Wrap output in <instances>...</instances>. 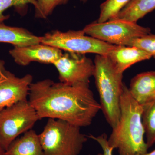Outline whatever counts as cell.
<instances>
[{
	"instance_id": "cell-1",
	"label": "cell",
	"mask_w": 155,
	"mask_h": 155,
	"mask_svg": "<svg viewBox=\"0 0 155 155\" xmlns=\"http://www.w3.org/2000/svg\"><path fill=\"white\" fill-rule=\"evenodd\" d=\"M28 97L40 120L60 119L81 128L91 125L101 110L89 84L70 85L44 79L31 84Z\"/></svg>"
},
{
	"instance_id": "cell-2",
	"label": "cell",
	"mask_w": 155,
	"mask_h": 155,
	"mask_svg": "<svg viewBox=\"0 0 155 155\" xmlns=\"http://www.w3.org/2000/svg\"><path fill=\"white\" fill-rule=\"evenodd\" d=\"M143 105L139 104L124 84L120 103V116L112 128L109 145L118 150L119 155H142L148 149L144 140L142 120Z\"/></svg>"
},
{
	"instance_id": "cell-3",
	"label": "cell",
	"mask_w": 155,
	"mask_h": 155,
	"mask_svg": "<svg viewBox=\"0 0 155 155\" xmlns=\"http://www.w3.org/2000/svg\"><path fill=\"white\" fill-rule=\"evenodd\" d=\"M94 64L93 76L99 95L101 110L113 128L120 116V98L124 84L123 74L116 70L107 56L96 55Z\"/></svg>"
},
{
	"instance_id": "cell-4",
	"label": "cell",
	"mask_w": 155,
	"mask_h": 155,
	"mask_svg": "<svg viewBox=\"0 0 155 155\" xmlns=\"http://www.w3.org/2000/svg\"><path fill=\"white\" fill-rule=\"evenodd\" d=\"M38 136L45 155H79L88 138L80 127L54 119H48Z\"/></svg>"
},
{
	"instance_id": "cell-5",
	"label": "cell",
	"mask_w": 155,
	"mask_h": 155,
	"mask_svg": "<svg viewBox=\"0 0 155 155\" xmlns=\"http://www.w3.org/2000/svg\"><path fill=\"white\" fill-rule=\"evenodd\" d=\"M39 120L36 110L28 100L0 111V140L5 150L20 134L31 130Z\"/></svg>"
},
{
	"instance_id": "cell-6",
	"label": "cell",
	"mask_w": 155,
	"mask_h": 155,
	"mask_svg": "<svg viewBox=\"0 0 155 155\" xmlns=\"http://www.w3.org/2000/svg\"><path fill=\"white\" fill-rule=\"evenodd\" d=\"M41 43L65 52L106 56L114 45L87 35L83 29L66 32L53 31L41 36Z\"/></svg>"
},
{
	"instance_id": "cell-7",
	"label": "cell",
	"mask_w": 155,
	"mask_h": 155,
	"mask_svg": "<svg viewBox=\"0 0 155 155\" xmlns=\"http://www.w3.org/2000/svg\"><path fill=\"white\" fill-rule=\"evenodd\" d=\"M83 30L85 34L115 45H128L133 40L151 33L150 28L137 23L115 19L99 23L97 21L87 25Z\"/></svg>"
},
{
	"instance_id": "cell-8",
	"label": "cell",
	"mask_w": 155,
	"mask_h": 155,
	"mask_svg": "<svg viewBox=\"0 0 155 155\" xmlns=\"http://www.w3.org/2000/svg\"><path fill=\"white\" fill-rule=\"evenodd\" d=\"M60 82L68 85L89 84L94 74V62L85 54L65 52L53 64Z\"/></svg>"
},
{
	"instance_id": "cell-9",
	"label": "cell",
	"mask_w": 155,
	"mask_h": 155,
	"mask_svg": "<svg viewBox=\"0 0 155 155\" xmlns=\"http://www.w3.org/2000/svg\"><path fill=\"white\" fill-rule=\"evenodd\" d=\"M33 77L27 74L17 77L6 69L0 59V111L20 101L27 100Z\"/></svg>"
},
{
	"instance_id": "cell-10",
	"label": "cell",
	"mask_w": 155,
	"mask_h": 155,
	"mask_svg": "<svg viewBox=\"0 0 155 155\" xmlns=\"http://www.w3.org/2000/svg\"><path fill=\"white\" fill-rule=\"evenodd\" d=\"M9 53L16 64L26 66L33 62L53 64L63 53L60 49L40 43L25 46H14Z\"/></svg>"
},
{
	"instance_id": "cell-11",
	"label": "cell",
	"mask_w": 155,
	"mask_h": 155,
	"mask_svg": "<svg viewBox=\"0 0 155 155\" xmlns=\"http://www.w3.org/2000/svg\"><path fill=\"white\" fill-rule=\"evenodd\" d=\"M107 56L116 70L122 74L134 64L152 58L144 50L136 47L115 45Z\"/></svg>"
},
{
	"instance_id": "cell-12",
	"label": "cell",
	"mask_w": 155,
	"mask_h": 155,
	"mask_svg": "<svg viewBox=\"0 0 155 155\" xmlns=\"http://www.w3.org/2000/svg\"><path fill=\"white\" fill-rule=\"evenodd\" d=\"M129 92L142 105L155 100V71L139 73L131 79Z\"/></svg>"
},
{
	"instance_id": "cell-13",
	"label": "cell",
	"mask_w": 155,
	"mask_h": 155,
	"mask_svg": "<svg viewBox=\"0 0 155 155\" xmlns=\"http://www.w3.org/2000/svg\"><path fill=\"white\" fill-rule=\"evenodd\" d=\"M5 155H45L38 134L30 130L10 144Z\"/></svg>"
},
{
	"instance_id": "cell-14",
	"label": "cell",
	"mask_w": 155,
	"mask_h": 155,
	"mask_svg": "<svg viewBox=\"0 0 155 155\" xmlns=\"http://www.w3.org/2000/svg\"><path fill=\"white\" fill-rule=\"evenodd\" d=\"M41 39V37L35 35L25 28L0 23V43L22 47L40 43Z\"/></svg>"
},
{
	"instance_id": "cell-15",
	"label": "cell",
	"mask_w": 155,
	"mask_h": 155,
	"mask_svg": "<svg viewBox=\"0 0 155 155\" xmlns=\"http://www.w3.org/2000/svg\"><path fill=\"white\" fill-rule=\"evenodd\" d=\"M155 9V0H131L119 12L116 19L137 23Z\"/></svg>"
},
{
	"instance_id": "cell-16",
	"label": "cell",
	"mask_w": 155,
	"mask_h": 155,
	"mask_svg": "<svg viewBox=\"0 0 155 155\" xmlns=\"http://www.w3.org/2000/svg\"><path fill=\"white\" fill-rule=\"evenodd\" d=\"M142 120L146 137V142L149 148L155 143V100L143 105Z\"/></svg>"
},
{
	"instance_id": "cell-17",
	"label": "cell",
	"mask_w": 155,
	"mask_h": 155,
	"mask_svg": "<svg viewBox=\"0 0 155 155\" xmlns=\"http://www.w3.org/2000/svg\"><path fill=\"white\" fill-rule=\"evenodd\" d=\"M131 0H106L100 6L99 17L97 22L101 23L116 19L124 7Z\"/></svg>"
},
{
	"instance_id": "cell-18",
	"label": "cell",
	"mask_w": 155,
	"mask_h": 155,
	"mask_svg": "<svg viewBox=\"0 0 155 155\" xmlns=\"http://www.w3.org/2000/svg\"><path fill=\"white\" fill-rule=\"evenodd\" d=\"M37 7L35 8V17L45 19L52 13L58 6L68 2L69 0H37Z\"/></svg>"
},
{
	"instance_id": "cell-19",
	"label": "cell",
	"mask_w": 155,
	"mask_h": 155,
	"mask_svg": "<svg viewBox=\"0 0 155 155\" xmlns=\"http://www.w3.org/2000/svg\"><path fill=\"white\" fill-rule=\"evenodd\" d=\"M28 4L33 5L35 8L37 7V0H0V23H3L10 17L9 15L4 14L7 9L11 7L20 8Z\"/></svg>"
},
{
	"instance_id": "cell-20",
	"label": "cell",
	"mask_w": 155,
	"mask_h": 155,
	"mask_svg": "<svg viewBox=\"0 0 155 155\" xmlns=\"http://www.w3.org/2000/svg\"><path fill=\"white\" fill-rule=\"evenodd\" d=\"M127 46L136 47L144 50L155 59V34L150 33L133 40Z\"/></svg>"
},
{
	"instance_id": "cell-21",
	"label": "cell",
	"mask_w": 155,
	"mask_h": 155,
	"mask_svg": "<svg viewBox=\"0 0 155 155\" xmlns=\"http://www.w3.org/2000/svg\"><path fill=\"white\" fill-rule=\"evenodd\" d=\"M88 138H90L97 142L101 147L103 153L99 155H112L114 149L109 145L108 138L107 134H103L98 136L95 137L93 135L87 136Z\"/></svg>"
},
{
	"instance_id": "cell-22",
	"label": "cell",
	"mask_w": 155,
	"mask_h": 155,
	"mask_svg": "<svg viewBox=\"0 0 155 155\" xmlns=\"http://www.w3.org/2000/svg\"><path fill=\"white\" fill-rule=\"evenodd\" d=\"M5 150L3 147L1 140H0V155H5Z\"/></svg>"
},
{
	"instance_id": "cell-23",
	"label": "cell",
	"mask_w": 155,
	"mask_h": 155,
	"mask_svg": "<svg viewBox=\"0 0 155 155\" xmlns=\"http://www.w3.org/2000/svg\"><path fill=\"white\" fill-rule=\"evenodd\" d=\"M142 155H155V149L150 153H146Z\"/></svg>"
},
{
	"instance_id": "cell-24",
	"label": "cell",
	"mask_w": 155,
	"mask_h": 155,
	"mask_svg": "<svg viewBox=\"0 0 155 155\" xmlns=\"http://www.w3.org/2000/svg\"><path fill=\"white\" fill-rule=\"evenodd\" d=\"M81 2H86L87 1V0H81Z\"/></svg>"
}]
</instances>
